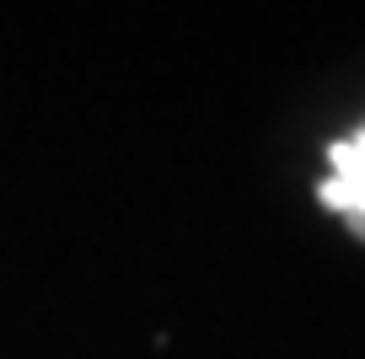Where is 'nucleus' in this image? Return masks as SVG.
<instances>
[{
    "label": "nucleus",
    "mask_w": 365,
    "mask_h": 359,
    "mask_svg": "<svg viewBox=\"0 0 365 359\" xmlns=\"http://www.w3.org/2000/svg\"><path fill=\"white\" fill-rule=\"evenodd\" d=\"M322 204L344 209L349 220L365 225V129L328 150V182H322Z\"/></svg>",
    "instance_id": "1"
}]
</instances>
